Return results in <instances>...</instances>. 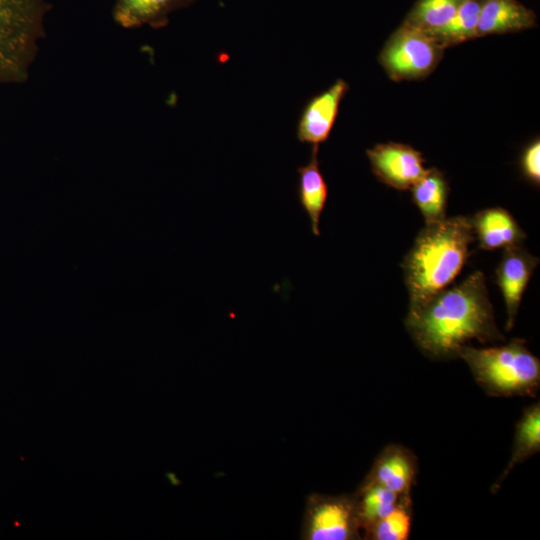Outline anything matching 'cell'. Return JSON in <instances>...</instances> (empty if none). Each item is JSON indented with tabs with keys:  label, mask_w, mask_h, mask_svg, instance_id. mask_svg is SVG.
<instances>
[{
	"label": "cell",
	"mask_w": 540,
	"mask_h": 540,
	"mask_svg": "<svg viewBox=\"0 0 540 540\" xmlns=\"http://www.w3.org/2000/svg\"><path fill=\"white\" fill-rule=\"evenodd\" d=\"M404 322L415 345L433 360L457 358L458 350L472 339L481 343L505 340L481 271L408 311Z\"/></svg>",
	"instance_id": "cell-1"
},
{
	"label": "cell",
	"mask_w": 540,
	"mask_h": 540,
	"mask_svg": "<svg viewBox=\"0 0 540 540\" xmlns=\"http://www.w3.org/2000/svg\"><path fill=\"white\" fill-rule=\"evenodd\" d=\"M474 240L469 217H446L425 224L401 263L409 295L408 311L449 287L466 264Z\"/></svg>",
	"instance_id": "cell-2"
},
{
	"label": "cell",
	"mask_w": 540,
	"mask_h": 540,
	"mask_svg": "<svg viewBox=\"0 0 540 540\" xmlns=\"http://www.w3.org/2000/svg\"><path fill=\"white\" fill-rule=\"evenodd\" d=\"M468 365L476 383L494 397H535L540 389V360L514 338L499 346H462L457 353Z\"/></svg>",
	"instance_id": "cell-3"
},
{
	"label": "cell",
	"mask_w": 540,
	"mask_h": 540,
	"mask_svg": "<svg viewBox=\"0 0 540 540\" xmlns=\"http://www.w3.org/2000/svg\"><path fill=\"white\" fill-rule=\"evenodd\" d=\"M49 9L45 0H0V84L27 79Z\"/></svg>",
	"instance_id": "cell-4"
},
{
	"label": "cell",
	"mask_w": 540,
	"mask_h": 540,
	"mask_svg": "<svg viewBox=\"0 0 540 540\" xmlns=\"http://www.w3.org/2000/svg\"><path fill=\"white\" fill-rule=\"evenodd\" d=\"M444 50L428 33L402 23L386 40L378 61L393 81L419 80L435 70Z\"/></svg>",
	"instance_id": "cell-5"
},
{
	"label": "cell",
	"mask_w": 540,
	"mask_h": 540,
	"mask_svg": "<svg viewBox=\"0 0 540 540\" xmlns=\"http://www.w3.org/2000/svg\"><path fill=\"white\" fill-rule=\"evenodd\" d=\"M374 176L401 191L410 189L427 172L421 152L398 142L379 143L366 150Z\"/></svg>",
	"instance_id": "cell-6"
},
{
	"label": "cell",
	"mask_w": 540,
	"mask_h": 540,
	"mask_svg": "<svg viewBox=\"0 0 540 540\" xmlns=\"http://www.w3.org/2000/svg\"><path fill=\"white\" fill-rule=\"evenodd\" d=\"M348 90L349 84L339 78L306 103L297 123L296 137L299 142L319 146L328 140Z\"/></svg>",
	"instance_id": "cell-7"
},
{
	"label": "cell",
	"mask_w": 540,
	"mask_h": 540,
	"mask_svg": "<svg viewBox=\"0 0 540 540\" xmlns=\"http://www.w3.org/2000/svg\"><path fill=\"white\" fill-rule=\"evenodd\" d=\"M539 264V258L532 255L522 244L504 248L496 268L498 284L507 310L506 330L515 324L522 297L530 278Z\"/></svg>",
	"instance_id": "cell-8"
},
{
	"label": "cell",
	"mask_w": 540,
	"mask_h": 540,
	"mask_svg": "<svg viewBox=\"0 0 540 540\" xmlns=\"http://www.w3.org/2000/svg\"><path fill=\"white\" fill-rule=\"evenodd\" d=\"M359 527L356 503L345 498H322L311 508L308 536L312 540H347Z\"/></svg>",
	"instance_id": "cell-9"
},
{
	"label": "cell",
	"mask_w": 540,
	"mask_h": 540,
	"mask_svg": "<svg viewBox=\"0 0 540 540\" xmlns=\"http://www.w3.org/2000/svg\"><path fill=\"white\" fill-rule=\"evenodd\" d=\"M417 471L414 452L401 444L390 443L376 457L364 483L379 484L399 496L411 494Z\"/></svg>",
	"instance_id": "cell-10"
},
{
	"label": "cell",
	"mask_w": 540,
	"mask_h": 540,
	"mask_svg": "<svg viewBox=\"0 0 540 540\" xmlns=\"http://www.w3.org/2000/svg\"><path fill=\"white\" fill-rule=\"evenodd\" d=\"M475 239L484 250L521 245L526 233L513 215L501 207L486 208L470 218Z\"/></svg>",
	"instance_id": "cell-11"
},
{
	"label": "cell",
	"mask_w": 540,
	"mask_h": 540,
	"mask_svg": "<svg viewBox=\"0 0 540 540\" xmlns=\"http://www.w3.org/2000/svg\"><path fill=\"white\" fill-rule=\"evenodd\" d=\"M536 14L518 0H484L477 26V37L530 29Z\"/></svg>",
	"instance_id": "cell-12"
},
{
	"label": "cell",
	"mask_w": 540,
	"mask_h": 540,
	"mask_svg": "<svg viewBox=\"0 0 540 540\" xmlns=\"http://www.w3.org/2000/svg\"><path fill=\"white\" fill-rule=\"evenodd\" d=\"M197 0H116L114 21L124 28L149 25L161 28L168 23L170 13L186 8Z\"/></svg>",
	"instance_id": "cell-13"
},
{
	"label": "cell",
	"mask_w": 540,
	"mask_h": 540,
	"mask_svg": "<svg viewBox=\"0 0 540 540\" xmlns=\"http://www.w3.org/2000/svg\"><path fill=\"white\" fill-rule=\"evenodd\" d=\"M318 152L319 146H313L309 161L297 169L298 201L315 236H320V219L328 198V185L320 170Z\"/></svg>",
	"instance_id": "cell-14"
},
{
	"label": "cell",
	"mask_w": 540,
	"mask_h": 540,
	"mask_svg": "<svg viewBox=\"0 0 540 540\" xmlns=\"http://www.w3.org/2000/svg\"><path fill=\"white\" fill-rule=\"evenodd\" d=\"M540 450V402L526 407L516 423L510 459L499 478L491 486L493 493L498 492L509 473L518 464L528 460Z\"/></svg>",
	"instance_id": "cell-15"
},
{
	"label": "cell",
	"mask_w": 540,
	"mask_h": 540,
	"mask_svg": "<svg viewBox=\"0 0 540 540\" xmlns=\"http://www.w3.org/2000/svg\"><path fill=\"white\" fill-rule=\"evenodd\" d=\"M410 190L412 201L420 210L425 224L436 223L447 217L449 184L439 169L428 168Z\"/></svg>",
	"instance_id": "cell-16"
},
{
	"label": "cell",
	"mask_w": 540,
	"mask_h": 540,
	"mask_svg": "<svg viewBox=\"0 0 540 540\" xmlns=\"http://www.w3.org/2000/svg\"><path fill=\"white\" fill-rule=\"evenodd\" d=\"M483 2L465 0L445 26L429 35L445 49L476 38Z\"/></svg>",
	"instance_id": "cell-17"
},
{
	"label": "cell",
	"mask_w": 540,
	"mask_h": 540,
	"mask_svg": "<svg viewBox=\"0 0 540 540\" xmlns=\"http://www.w3.org/2000/svg\"><path fill=\"white\" fill-rule=\"evenodd\" d=\"M465 0H416L404 24L431 34L445 26Z\"/></svg>",
	"instance_id": "cell-18"
},
{
	"label": "cell",
	"mask_w": 540,
	"mask_h": 540,
	"mask_svg": "<svg viewBox=\"0 0 540 540\" xmlns=\"http://www.w3.org/2000/svg\"><path fill=\"white\" fill-rule=\"evenodd\" d=\"M398 499L399 495L379 484L364 483L356 503V514L365 534L395 507Z\"/></svg>",
	"instance_id": "cell-19"
},
{
	"label": "cell",
	"mask_w": 540,
	"mask_h": 540,
	"mask_svg": "<svg viewBox=\"0 0 540 540\" xmlns=\"http://www.w3.org/2000/svg\"><path fill=\"white\" fill-rule=\"evenodd\" d=\"M411 494L400 495L395 507L365 534L372 540H407L412 526Z\"/></svg>",
	"instance_id": "cell-20"
},
{
	"label": "cell",
	"mask_w": 540,
	"mask_h": 540,
	"mask_svg": "<svg viewBox=\"0 0 540 540\" xmlns=\"http://www.w3.org/2000/svg\"><path fill=\"white\" fill-rule=\"evenodd\" d=\"M523 176L535 186L540 184V141L539 138L530 142L523 150L520 159Z\"/></svg>",
	"instance_id": "cell-21"
}]
</instances>
